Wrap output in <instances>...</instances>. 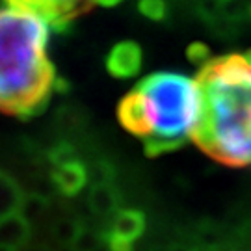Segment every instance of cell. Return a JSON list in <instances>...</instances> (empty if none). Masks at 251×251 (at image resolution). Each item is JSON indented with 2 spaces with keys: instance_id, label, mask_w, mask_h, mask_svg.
Instances as JSON below:
<instances>
[{
  "instance_id": "cell-1",
  "label": "cell",
  "mask_w": 251,
  "mask_h": 251,
  "mask_svg": "<svg viewBox=\"0 0 251 251\" xmlns=\"http://www.w3.org/2000/svg\"><path fill=\"white\" fill-rule=\"evenodd\" d=\"M196 80L201 99L196 145L218 164L251 166V52L212 58Z\"/></svg>"
},
{
  "instance_id": "cell-2",
  "label": "cell",
  "mask_w": 251,
  "mask_h": 251,
  "mask_svg": "<svg viewBox=\"0 0 251 251\" xmlns=\"http://www.w3.org/2000/svg\"><path fill=\"white\" fill-rule=\"evenodd\" d=\"M49 25L36 13L0 8V110L11 116H36L56 88L49 60Z\"/></svg>"
},
{
  "instance_id": "cell-3",
  "label": "cell",
  "mask_w": 251,
  "mask_h": 251,
  "mask_svg": "<svg viewBox=\"0 0 251 251\" xmlns=\"http://www.w3.org/2000/svg\"><path fill=\"white\" fill-rule=\"evenodd\" d=\"M136 88L144 93L149 108L151 136L144 142L149 156L175 151L194 140L201 110L196 78L180 73L158 71L142 78Z\"/></svg>"
},
{
  "instance_id": "cell-4",
  "label": "cell",
  "mask_w": 251,
  "mask_h": 251,
  "mask_svg": "<svg viewBox=\"0 0 251 251\" xmlns=\"http://www.w3.org/2000/svg\"><path fill=\"white\" fill-rule=\"evenodd\" d=\"M121 0H6V6L36 13L49 26L63 28L91 6H116Z\"/></svg>"
},
{
  "instance_id": "cell-5",
  "label": "cell",
  "mask_w": 251,
  "mask_h": 251,
  "mask_svg": "<svg viewBox=\"0 0 251 251\" xmlns=\"http://www.w3.org/2000/svg\"><path fill=\"white\" fill-rule=\"evenodd\" d=\"M117 119L125 126L130 134L136 138H142L144 142L151 136V119H149V108L144 93L134 88L119 100L117 106Z\"/></svg>"
},
{
  "instance_id": "cell-6",
  "label": "cell",
  "mask_w": 251,
  "mask_h": 251,
  "mask_svg": "<svg viewBox=\"0 0 251 251\" xmlns=\"http://www.w3.org/2000/svg\"><path fill=\"white\" fill-rule=\"evenodd\" d=\"M144 63V54L134 41H121L106 56V69L114 78H132Z\"/></svg>"
},
{
  "instance_id": "cell-7",
  "label": "cell",
  "mask_w": 251,
  "mask_h": 251,
  "mask_svg": "<svg viewBox=\"0 0 251 251\" xmlns=\"http://www.w3.org/2000/svg\"><path fill=\"white\" fill-rule=\"evenodd\" d=\"M50 179L60 194L71 198V196H76L78 192H82V188L88 184L90 171L80 160H73L52 168Z\"/></svg>"
},
{
  "instance_id": "cell-8",
  "label": "cell",
  "mask_w": 251,
  "mask_h": 251,
  "mask_svg": "<svg viewBox=\"0 0 251 251\" xmlns=\"http://www.w3.org/2000/svg\"><path fill=\"white\" fill-rule=\"evenodd\" d=\"M145 225H147V222H145L144 212L134 210V208H125L114 216L112 225L104 236L117 238V240H123V242L134 246L136 240L144 234Z\"/></svg>"
},
{
  "instance_id": "cell-9",
  "label": "cell",
  "mask_w": 251,
  "mask_h": 251,
  "mask_svg": "<svg viewBox=\"0 0 251 251\" xmlns=\"http://www.w3.org/2000/svg\"><path fill=\"white\" fill-rule=\"evenodd\" d=\"M30 222L23 214L8 216L0 220V248L19 251L30 238Z\"/></svg>"
},
{
  "instance_id": "cell-10",
  "label": "cell",
  "mask_w": 251,
  "mask_h": 251,
  "mask_svg": "<svg viewBox=\"0 0 251 251\" xmlns=\"http://www.w3.org/2000/svg\"><path fill=\"white\" fill-rule=\"evenodd\" d=\"M88 203L93 214L97 216H116L119 212V194L112 186V182H102V184H93L88 196Z\"/></svg>"
},
{
  "instance_id": "cell-11",
  "label": "cell",
  "mask_w": 251,
  "mask_h": 251,
  "mask_svg": "<svg viewBox=\"0 0 251 251\" xmlns=\"http://www.w3.org/2000/svg\"><path fill=\"white\" fill-rule=\"evenodd\" d=\"M25 201V194L6 171L0 170V220L17 214Z\"/></svg>"
},
{
  "instance_id": "cell-12",
  "label": "cell",
  "mask_w": 251,
  "mask_h": 251,
  "mask_svg": "<svg viewBox=\"0 0 251 251\" xmlns=\"http://www.w3.org/2000/svg\"><path fill=\"white\" fill-rule=\"evenodd\" d=\"M82 233H84V225L75 218H60L52 225V238L62 248H75Z\"/></svg>"
},
{
  "instance_id": "cell-13",
  "label": "cell",
  "mask_w": 251,
  "mask_h": 251,
  "mask_svg": "<svg viewBox=\"0 0 251 251\" xmlns=\"http://www.w3.org/2000/svg\"><path fill=\"white\" fill-rule=\"evenodd\" d=\"M47 212V201L41 196H25V201L21 205L19 214H23L28 222H36Z\"/></svg>"
},
{
  "instance_id": "cell-14",
  "label": "cell",
  "mask_w": 251,
  "mask_h": 251,
  "mask_svg": "<svg viewBox=\"0 0 251 251\" xmlns=\"http://www.w3.org/2000/svg\"><path fill=\"white\" fill-rule=\"evenodd\" d=\"M138 9L144 17L151 19V21H162L168 13V4H166V0H140Z\"/></svg>"
},
{
  "instance_id": "cell-15",
  "label": "cell",
  "mask_w": 251,
  "mask_h": 251,
  "mask_svg": "<svg viewBox=\"0 0 251 251\" xmlns=\"http://www.w3.org/2000/svg\"><path fill=\"white\" fill-rule=\"evenodd\" d=\"M49 160L52 164V168L56 166H62V164H67V162H73V160H78L76 158V151H75V147L69 144H58L54 149H50L49 152Z\"/></svg>"
},
{
  "instance_id": "cell-16",
  "label": "cell",
  "mask_w": 251,
  "mask_h": 251,
  "mask_svg": "<svg viewBox=\"0 0 251 251\" xmlns=\"http://www.w3.org/2000/svg\"><path fill=\"white\" fill-rule=\"evenodd\" d=\"M102 242H104V238H102V236L91 233V231H88V229H84V233L80 234L78 242L75 244V248H73V250L75 251H95Z\"/></svg>"
},
{
  "instance_id": "cell-17",
  "label": "cell",
  "mask_w": 251,
  "mask_h": 251,
  "mask_svg": "<svg viewBox=\"0 0 251 251\" xmlns=\"http://www.w3.org/2000/svg\"><path fill=\"white\" fill-rule=\"evenodd\" d=\"M188 60L192 63H198L199 69L201 67H205L206 63L210 62L212 58H210V49L206 45H203V43H194V45L188 47Z\"/></svg>"
},
{
  "instance_id": "cell-18",
  "label": "cell",
  "mask_w": 251,
  "mask_h": 251,
  "mask_svg": "<svg viewBox=\"0 0 251 251\" xmlns=\"http://www.w3.org/2000/svg\"><path fill=\"white\" fill-rule=\"evenodd\" d=\"M19 251H50V250L45 248V246H39V244H26V246H23Z\"/></svg>"
},
{
  "instance_id": "cell-19",
  "label": "cell",
  "mask_w": 251,
  "mask_h": 251,
  "mask_svg": "<svg viewBox=\"0 0 251 251\" xmlns=\"http://www.w3.org/2000/svg\"><path fill=\"white\" fill-rule=\"evenodd\" d=\"M194 251H216L214 248H198V250H194Z\"/></svg>"
}]
</instances>
